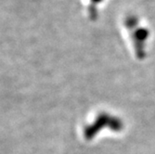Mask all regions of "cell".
I'll return each instance as SVG.
<instances>
[{"instance_id": "6da1fadb", "label": "cell", "mask_w": 155, "mask_h": 154, "mask_svg": "<svg viewBox=\"0 0 155 154\" xmlns=\"http://www.w3.org/2000/svg\"><path fill=\"white\" fill-rule=\"evenodd\" d=\"M122 25L126 39L129 42L136 57L138 59L145 57L146 49L151 36L150 28L135 14L124 16Z\"/></svg>"}]
</instances>
